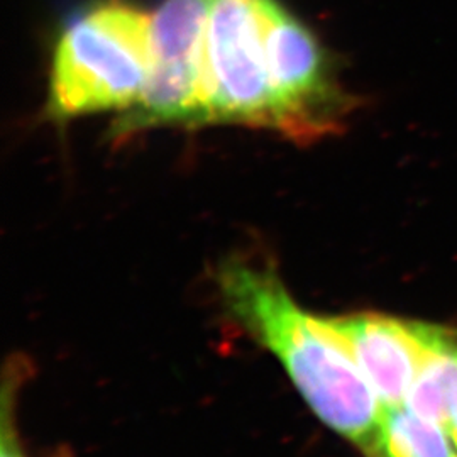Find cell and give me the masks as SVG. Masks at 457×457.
Listing matches in <instances>:
<instances>
[{
  "label": "cell",
  "mask_w": 457,
  "mask_h": 457,
  "mask_svg": "<svg viewBox=\"0 0 457 457\" xmlns=\"http://www.w3.org/2000/svg\"><path fill=\"white\" fill-rule=\"evenodd\" d=\"M215 278L230 319L279 361L322 424L368 454L385 409L326 317L298 305L270 262L232 258Z\"/></svg>",
  "instance_id": "1"
},
{
  "label": "cell",
  "mask_w": 457,
  "mask_h": 457,
  "mask_svg": "<svg viewBox=\"0 0 457 457\" xmlns=\"http://www.w3.org/2000/svg\"><path fill=\"white\" fill-rule=\"evenodd\" d=\"M151 70V14L126 0H98L58 34L48 112L56 120L131 111Z\"/></svg>",
  "instance_id": "2"
},
{
  "label": "cell",
  "mask_w": 457,
  "mask_h": 457,
  "mask_svg": "<svg viewBox=\"0 0 457 457\" xmlns=\"http://www.w3.org/2000/svg\"><path fill=\"white\" fill-rule=\"evenodd\" d=\"M273 131L307 145L339 134L360 98L347 92L317 36L278 0H264Z\"/></svg>",
  "instance_id": "3"
},
{
  "label": "cell",
  "mask_w": 457,
  "mask_h": 457,
  "mask_svg": "<svg viewBox=\"0 0 457 457\" xmlns=\"http://www.w3.org/2000/svg\"><path fill=\"white\" fill-rule=\"evenodd\" d=\"M204 124L273 128L264 0H205Z\"/></svg>",
  "instance_id": "4"
},
{
  "label": "cell",
  "mask_w": 457,
  "mask_h": 457,
  "mask_svg": "<svg viewBox=\"0 0 457 457\" xmlns=\"http://www.w3.org/2000/svg\"><path fill=\"white\" fill-rule=\"evenodd\" d=\"M205 0H163L151 14V70L141 100L120 117L122 139L158 126H202L205 120Z\"/></svg>",
  "instance_id": "5"
},
{
  "label": "cell",
  "mask_w": 457,
  "mask_h": 457,
  "mask_svg": "<svg viewBox=\"0 0 457 457\" xmlns=\"http://www.w3.org/2000/svg\"><path fill=\"white\" fill-rule=\"evenodd\" d=\"M327 322L358 362L383 409L405 407L432 326L381 313L327 317Z\"/></svg>",
  "instance_id": "6"
},
{
  "label": "cell",
  "mask_w": 457,
  "mask_h": 457,
  "mask_svg": "<svg viewBox=\"0 0 457 457\" xmlns=\"http://www.w3.org/2000/svg\"><path fill=\"white\" fill-rule=\"evenodd\" d=\"M405 407L428 420L449 424L457 410V332L432 326Z\"/></svg>",
  "instance_id": "7"
},
{
  "label": "cell",
  "mask_w": 457,
  "mask_h": 457,
  "mask_svg": "<svg viewBox=\"0 0 457 457\" xmlns=\"http://www.w3.org/2000/svg\"><path fill=\"white\" fill-rule=\"evenodd\" d=\"M368 457H457L447 427L407 407L385 410Z\"/></svg>",
  "instance_id": "8"
},
{
  "label": "cell",
  "mask_w": 457,
  "mask_h": 457,
  "mask_svg": "<svg viewBox=\"0 0 457 457\" xmlns=\"http://www.w3.org/2000/svg\"><path fill=\"white\" fill-rule=\"evenodd\" d=\"M16 378L12 383L5 381L4 388V407H2V449L0 457H28L19 441L14 417V400H16Z\"/></svg>",
  "instance_id": "9"
},
{
  "label": "cell",
  "mask_w": 457,
  "mask_h": 457,
  "mask_svg": "<svg viewBox=\"0 0 457 457\" xmlns=\"http://www.w3.org/2000/svg\"><path fill=\"white\" fill-rule=\"evenodd\" d=\"M447 428H449V432H451V437H453V441L456 442L457 445V410L456 413L453 415V419L449 420V424H447Z\"/></svg>",
  "instance_id": "10"
}]
</instances>
